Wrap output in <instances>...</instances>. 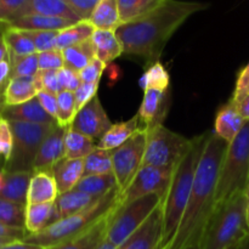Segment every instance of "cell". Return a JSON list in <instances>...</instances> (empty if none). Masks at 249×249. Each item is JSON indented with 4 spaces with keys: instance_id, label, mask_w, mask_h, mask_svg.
Instances as JSON below:
<instances>
[{
    "instance_id": "18",
    "label": "cell",
    "mask_w": 249,
    "mask_h": 249,
    "mask_svg": "<svg viewBox=\"0 0 249 249\" xmlns=\"http://www.w3.org/2000/svg\"><path fill=\"white\" fill-rule=\"evenodd\" d=\"M245 123L246 121L238 112L237 105L230 99L216 112L214 133L224 141L230 143L235 140Z\"/></svg>"
},
{
    "instance_id": "48",
    "label": "cell",
    "mask_w": 249,
    "mask_h": 249,
    "mask_svg": "<svg viewBox=\"0 0 249 249\" xmlns=\"http://www.w3.org/2000/svg\"><path fill=\"white\" fill-rule=\"evenodd\" d=\"M249 94V62L242 70L240 71L237 75V80H236L235 90L231 96L235 104H238L243 97H246Z\"/></svg>"
},
{
    "instance_id": "29",
    "label": "cell",
    "mask_w": 249,
    "mask_h": 249,
    "mask_svg": "<svg viewBox=\"0 0 249 249\" xmlns=\"http://www.w3.org/2000/svg\"><path fill=\"white\" fill-rule=\"evenodd\" d=\"M95 29L116 31L122 24L117 0H100L88 19Z\"/></svg>"
},
{
    "instance_id": "27",
    "label": "cell",
    "mask_w": 249,
    "mask_h": 249,
    "mask_svg": "<svg viewBox=\"0 0 249 249\" xmlns=\"http://www.w3.org/2000/svg\"><path fill=\"white\" fill-rule=\"evenodd\" d=\"M32 172L6 173L4 189L0 197L15 203L27 206V195H28L29 182H31Z\"/></svg>"
},
{
    "instance_id": "17",
    "label": "cell",
    "mask_w": 249,
    "mask_h": 249,
    "mask_svg": "<svg viewBox=\"0 0 249 249\" xmlns=\"http://www.w3.org/2000/svg\"><path fill=\"white\" fill-rule=\"evenodd\" d=\"M27 15H43V16L60 17V18L74 22V23L82 21L78 17V15L73 11L72 7L67 4L66 0H28L14 19L19 18L22 16H27Z\"/></svg>"
},
{
    "instance_id": "35",
    "label": "cell",
    "mask_w": 249,
    "mask_h": 249,
    "mask_svg": "<svg viewBox=\"0 0 249 249\" xmlns=\"http://www.w3.org/2000/svg\"><path fill=\"white\" fill-rule=\"evenodd\" d=\"M121 22L128 23L157 9L164 0H117Z\"/></svg>"
},
{
    "instance_id": "63",
    "label": "cell",
    "mask_w": 249,
    "mask_h": 249,
    "mask_svg": "<svg viewBox=\"0 0 249 249\" xmlns=\"http://www.w3.org/2000/svg\"><path fill=\"white\" fill-rule=\"evenodd\" d=\"M2 40V28H0V41Z\"/></svg>"
},
{
    "instance_id": "19",
    "label": "cell",
    "mask_w": 249,
    "mask_h": 249,
    "mask_svg": "<svg viewBox=\"0 0 249 249\" xmlns=\"http://www.w3.org/2000/svg\"><path fill=\"white\" fill-rule=\"evenodd\" d=\"M118 207L119 206H117L116 208L112 209L107 215H105L101 220L97 221L94 226H91L85 232L48 249H95L106 238L109 221H111V218L113 216L114 212Z\"/></svg>"
},
{
    "instance_id": "16",
    "label": "cell",
    "mask_w": 249,
    "mask_h": 249,
    "mask_svg": "<svg viewBox=\"0 0 249 249\" xmlns=\"http://www.w3.org/2000/svg\"><path fill=\"white\" fill-rule=\"evenodd\" d=\"M0 117L11 122H24V123L41 124V125H55L57 122L45 112L39 102L38 97L29 100L17 106H5Z\"/></svg>"
},
{
    "instance_id": "37",
    "label": "cell",
    "mask_w": 249,
    "mask_h": 249,
    "mask_svg": "<svg viewBox=\"0 0 249 249\" xmlns=\"http://www.w3.org/2000/svg\"><path fill=\"white\" fill-rule=\"evenodd\" d=\"M113 173L111 151L95 148L84 158V177L87 175H105Z\"/></svg>"
},
{
    "instance_id": "8",
    "label": "cell",
    "mask_w": 249,
    "mask_h": 249,
    "mask_svg": "<svg viewBox=\"0 0 249 249\" xmlns=\"http://www.w3.org/2000/svg\"><path fill=\"white\" fill-rule=\"evenodd\" d=\"M192 145V139L184 138L163 124L147 129V143L142 165L175 168Z\"/></svg>"
},
{
    "instance_id": "56",
    "label": "cell",
    "mask_w": 249,
    "mask_h": 249,
    "mask_svg": "<svg viewBox=\"0 0 249 249\" xmlns=\"http://www.w3.org/2000/svg\"><path fill=\"white\" fill-rule=\"evenodd\" d=\"M9 58V50H7V46L5 44L4 39L0 41V62L7 60Z\"/></svg>"
},
{
    "instance_id": "59",
    "label": "cell",
    "mask_w": 249,
    "mask_h": 249,
    "mask_svg": "<svg viewBox=\"0 0 249 249\" xmlns=\"http://www.w3.org/2000/svg\"><path fill=\"white\" fill-rule=\"evenodd\" d=\"M236 249H249V237L247 238V240L243 241V242L241 243V245L238 246Z\"/></svg>"
},
{
    "instance_id": "43",
    "label": "cell",
    "mask_w": 249,
    "mask_h": 249,
    "mask_svg": "<svg viewBox=\"0 0 249 249\" xmlns=\"http://www.w3.org/2000/svg\"><path fill=\"white\" fill-rule=\"evenodd\" d=\"M38 65L39 71H60L65 67L62 51L55 49L38 53Z\"/></svg>"
},
{
    "instance_id": "45",
    "label": "cell",
    "mask_w": 249,
    "mask_h": 249,
    "mask_svg": "<svg viewBox=\"0 0 249 249\" xmlns=\"http://www.w3.org/2000/svg\"><path fill=\"white\" fill-rule=\"evenodd\" d=\"M97 90H99V83H82L74 91L75 107L78 112L96 96Z\"/></svg>"
},
{
    "instance_id": "57",
    "label": "cell",
    "mask_w": 249,
    "mask_h": 249,
    "mask_svg": "<svg viewBox=\"0 0 249 249\" xmlns=\"http://www.w3.org/2000/svg\"><path fill=\"white\" fill-rule=\"evenodd\" d=\"M118 248L119 247H117V246H114L113 243H111L109 241H107L106 238H105V240L102 241V242L100 243V245L95 249H118Z\"/></svg>"
},
{
    "instance_id": "40",
    "label": "cell",
    "mask_w": 249,
    "mask_h": 249,
    "mask_svg": "<svg viewBox=\"0 0 249 249\" xmlns=\"http://www.w3.org/2000/svg\"><path fill=\"white\" fill-rule=\"evenodd\" d=\"M9 60L11 63V78H33L39 72L38 53Z\"/></svg>"
},
{
    "instance_id": "5",
    "label": "cell",
    "mask_w": 249,
    "mask_h": 249,
    "mask_svg": "<svg viewBox=\"0 0 249 249\" xmlns=\"http://www.w3.org/2000/svg\"><path fill=\"white\" fill-rule=\"evenodd\" d=\"M119 195L121 192L118 189L113 190L85 211L61 219L40 232L34 233V235H27L23 241L46 249L66 242V241L89 230L97 221L107 215L112 209L119 206Z\"/></svg>"
},
{
    "instance_id": "42",
    "label": "cell",
    "mask_w": 249,
    "mask_h": 249,
    "mask_svg": "<svg viewBox=\"0 0 249 249\" xmlns=\"http://www.w3.org/2000/svg\"><path fill=\"white\" fill-rule=\"evenodd\" d=\"M14 136L9 121L0 117V160L4 162V167L11 157Z\"/></svg>"
},
{
    "instance_id": "50",
    "label": "cell",
    "mask_w": 249,
    "mask_h": 249,
    "mask_svg": "<svg viewBox=\"0 0 249 249\" xmlns=\"http://www.w3.org/2000/svg\"><path fill=\"white\" fill-rule=\"evenodd\" d=\"M58 71H39L38 78L40 80L41 90L53 92L57 95L61 91L60 84H58Z\"/></svg>"
},
{
    "instance_id": "20",
    "label": "cell",
    "mask_w": 249,
    "mask_h": 249,
    "mask_svg": "<svg viewBox=\"0 0 249 249\" xmlns=\"http://www.w3.org/2000/svg\"><path fill=\"white\" fill-rule=\"evenodd\" d=\"M51 174L56 181L58 196L72 191L84 177V160H71L65 157L53 165Z\"/></svg>"
},
{
    "instance_id": "11",
    "label": "cell",
    "mask_w": 249,
    "mask_h": 249,
    "mask_svg": "<svg viewBox=\"0 0 249 249\" xmlns=\"http://www.w3.org/2000/svg\"><path fill=\"white\" fill-rule=\"evenodd\" d=\"M173 172L174 168L142 165L130 185L119 195V207L151 194L160 195L164 199L172 181Z\"/></svg>"
},
{
    "instance_id": "22",
    "label": "cell",
    "mask_w": 249,
    "mask_h": 249,
    "mask_svg": "<svg viewBox=\"0 0 249 249\" xmlns=\"http://www.w3.org/2000/svg\"><path fill=\"white\" fill-rule=\"evenodd\" d=\"M58 197V190L51 172H34L27 195V204L53 203Z\"/></svg>"
},
{
    "instance_id": "47",
    "label": "cell",
    "mask_w": 249,
    "mask_h": 249,
    "mask_svg": "<svg viewBox=\"0 0 249 249\" xmlns=\"http://www.w3.org/2000/svg\"><path fill=\"white\" fill-rule=\"evenodd\" d=\"M105 67L106 65L104 62H101L99 58H94L87 67L79 72L82 83H100Z\"/></svg>"
},
{
    "instance_id": "10",
    "label": "cell",
    "mask_w": 249,
    "mask_h": 249,
    "mask_svg": "<svg viewBox=\"0 0 249 249\" xmlns=\"http://www.w3.org/2000/svg\"><path fill=\"white\" fill-rule=\"evenodd\" d=\"M147 129L140 128L124 145L111 151L113 174L119 192H123L130 185L135 175L143 164Z\"/></svg>"
},
{
    "instance_id": "60",
    "label": "cell",
    "mask_w": 249,
    "mask_h": 249,
    "mask_svg": "<svg viewBox=\"0 0 249 249\" xmlns=\"http://www.w3.org/2000/svg\"><path fill=\"white\" fill-rule=\"evenodd\" d=\"M184 249H201V245H199V241L198 242H194L191 245H189L187 247H185Z\"/></svg>"
},
{
    "instance_id": "28",
    "label": "cell",
    "mask_w": 249,
    "mask_h": 249,
    "mask_svg": "<svg viewBox=\"0 0 249 249\" xmlns=\"http://www.w3.org/2000/svg\"><path fill=\"white\" fill-rule=\"evenodd\" d=\"M99 199L100 198H97V197L90 196V195L74 189L72 191L60 195L56 199V207H57L61 219H63L85 211Z\"/></svg>"
},
{
    "instance_id": "25",
    "label": "cell",
    "mask_w": 249,
    "mask_h": 249,
    "mask_svg": "<svg viewBox=\"0 0 249 249\" xmlns=\"http://www.w3.org/2000/svg\"><path fill=\"white\" fill-rule=\"evenodd\" d=\"M74 24L68 19L60 17L43 16V15H27L14 19L4 27L21 29V31H56L60 32ZM2 28V27H1Z\"/></svg>"
},
{
    "instance_id": "3",
    "label": "cell",
    "mask_w": 249,
    "mask_h": 249,
    "mask_svg": "<svg viewBox=\"0 0 249 249\" xmlns=\"http://www.w3.org/2000/svg\"><path fill=\"white\" fill-rule=\"evenodd\" d=\"M209 134L211 133H204L192 139V145L190 150L175 165L169 189L162 202L163 232L162 240L157 249L167 248L177 232L178 226H179L182 214L186 208L187 201L191 195L199 160L203 155Z\"/></svg>"
},
{
    "instance_id": "44",
    "label": "cell",
    "mask_w": 249,
    "mask_h": 249,
    "mask_svg": "<svg viewBox=\"0 0 249 249\" xmlns=\"http://www.w3.org/2000/svg\"><path fill=\"white\" fill-rule=\"evenodd\" d=\"M28 0H0V28L11 22Z\"/></svg>"
},
{
    "instance_id": "9",
    "label": "cell",
    "mask_w": 249,
    "mask_h": 249,
    "mask_svg": "<svg viewBox=\"0 0 249 249\" xmlns=\"http://www.w3.org/2000/svg\"><path fill=\"white\" fill-rule=\"evenodd\" d=\"M9 123L14 136V146L11 157L4 167L5 172L33 173V164L39 147L53 125H41L14 121Z\"/></svg>"
},
{
    "instance_id": "31",
    "label": "cell",
    "mask_w": 249,
    "mask_h": 249,
    "mask_svg": "<svg viewBox=\"0 0 249 249\" xmlns=\"http://www.w3.org/2000/svg\"><path fill=\"white\" fill-rule=\"evenodd\" d=\"M96 148L95 140L89 136L74 130L72 126L66 128L65 151L66 158L71 160H84Z\"/></svg>"
},
{
    "instance_id": "21",
    "label": "cell",
    "mask_w": 249,
    "mask_h": 249,
    "mask_svg": "<svg viewBox=\"0 0 249 249\" xmlns=\"http://www.w3.org/2000/svg\"><path fill=\"white\" fill-rule=\"evenodd\" d=\"M58 220H61V216L57 207H56V202H53V203L27 204L26 206L24 229H26L28 235L40 232Z\"/></svg>"
},
{
    "instance_id": "41",
    "label": "cell",
    "mask_w": 249,
    "mask_h": 249,
    "mask_svg": "<svg viewBox=\"0 0 249 249\" xmlns=\"http://www.w3.org/2000/svg\"><path fill=\"white\" fill-rule=\"evenodd\" d=\"M27 34L31 36L36 51L38 53L51 51L57 49L56 41H57L58 32L56 31H26Z\"/></svg>"
},
{
    "instance_id": "13",
    "label": "cell",
    "mask_w": 249,
    "mask_h": 249,
    "mask_svg": "<svg viewBox=\"0 0 249 249\" xmlns=\"http://www.w3.org/2000/svg\"><path fill=\"white\" fill-rule=\"evenodd\" d=\"M66 128L58 124L53 125L41 142L33 164L34 172H51L53 165L66 157Z\"/></svg>"
},
{
    "instance_id": "33",
    "label": "cell",
    "mask_w": 249,
    "mask_h": 249,
    "mask_svg": "<svg viewBox=\"0 0 249 249\" xmlns=\"http://www.w3.org/2000/svg\"><path fill=\"white\" fill-rule=\"evenodd\" d=\"M116 189L118 187H117V180L113 173L105 175H87V177H83L79 184L75 186V190L78 191H82L97 198L106 196Z\"/></svg>"
},
{
    "instance_id": "12",
    "label": "cell",
    "mask_w": 249,
    "mask_h": 249,
    "mask_svg": "<svg viewBox=\"0 0 249 249\" xmlns=\"http://www.w3.org/2000/svg\"><path fill=\"white\" fill-rule=\"evenodd\" d=\"M113 125L102 107L99 96H95L77 113L72 123V128L92 140H100L107 130Z\"/></svg>"
},
{
    "instance_id": "2",
    "label": "cell",
    "mask_w": 249,
    "mask_h": 249,
    "mask_svg": "<svg viewBox=\"0 0 249 249\" xmlns=\"http://www.w3.org/2000/svg\"><path fill=\"white\" fill-rule=\"evenodd\" d=\"M228 145L214 131L209 134L186 208L174 237L165 249H184L201 240L204 226L215 206L216 184Z\"/></svg>"
},
{
    "instance_id": "61",
    "label": "cell",
    "mask_w": 249,
    "mask_h": 249,
    "mask_svg": "<svg viewBox=\"0 0 249 249\" xmlns=\"http://www.w3.org/2000/svg\"><path fill=\"white\" fill-rule=\"evenodd\" d=\"M15 240H6V238H0V248L4 247L5 245H7V243L10 242H14Z\"/></svg>"
},
{
    "instance_id": "62",
    "label": "cell",
    "mask_w": 249,
    "mask_h": 249,
    "mask_svg": "<svg viewBox=\"0 0 249 249\" xmlns=\"http://www.w3.org/2000/svg\"><path fill=\"white\" fill-rule=\"evenodd\" d=\"M246 192H247V216H248V224H249V185Z\"/></svg>"
},
{
    "instance_id": "32",
    "label": "cell",
    "mask_w": 249,
    "mask_h": 249,
    "mask_svg": "<svg viewBox=\"0 0 249 249\" xmlns=\"http://www.w3.org/2000/svg\"><path fill=\"white\" fill-rule=\"evenodd\" d=\"M62 55L63 61H65V67L70 68L77 73H79L94 58H96L91 39L78 44V45L65 49V50H62Z\"/></svg>"
},
{
    "instance_id": "4",
    "label": "cell",
    "mask_w": 249,
    "mask_h": 249,
    "mask_svg": "<svg viewBox=\"0 0 249 249\" xmlns=\"http://www.w3.org/2000/svg\"><path fill=\"white\" fill-rule=\"evenodd\" d=\"M249 237L247 192L214 206L202 232L201 249H235Z\"/></svg>"
},
{
    "instance_id": "46",
    "label": "cell",
    "mask_w": 249,
    "mask_h": 249,
    "mask_svg": "<svg viewBox=\"0 0 249 249\" xmlns=\"http://www.w3.org/2000/svg\"><path fill=\"white\" fill-rule=\"evenodd\" d=\"M57 77L61 91H62V90H67V91L74 92L75 90L78 89V87L82 84L79 73L74 72V71L70 70V68L67 67L61 68L57 72Z\"/></svg>"
},
{
    "instance_id": "52",
    "label": "cell",
    "mask_w": 249,
    "mask_h": 249,
    "mask_svg": "<svg viewBox=\"0 0 249 249\" xmlns=\"http://www.w3.org/2000/svg\"><path fill=\"white\" fill-rule=\"evenodd\" d=\"M26 229L14 228L9 226L6 224L0 223V238H6V240H15V241H23L27 237Z\"/></svg>"
},
{
    "instance_id": "51",
    "label": "cell",
    "mask_w": 249,
    "mask_h": 249,
    "mask_svg": "<svg viewBox=\"0 0 249 249\" xmlns=\"http://www.w3.org/2000/svg\"><path fill=\"white\" fill-rule=\"evenodd\" d=\"M36 97H38L39 102L43 106V108L45 109L46 113L50 114L56 121V117H57V95L41 90V91L38 92Z\"/></svg>"
},
{
    "instance_id": "58",
    "label": "cell",
    "mask_w": 249,
    "mask_h": 249,
    "mask_svg": "<svg viewBox=\"0 0 249 249\" xmlns=\"http://www.w3.org/2000/svg\"><path fill=\"white\" fill-rule=\"evenodd\" d=\"M5 178H6V172H5L4 168H0V194H1L2 189H4Z\"/></svg>"
},
{
    "instance_id": "36",
    "label": "cell",
    "mask_w": 249,
    "mask_h": 249,
    "mask_svg": "<svg viewBox=\"0 0 249 249\" xmlns=\"http://www.w3.org/2000/svg\"><path fill=\"white\" fill-rule=\"evenodd\" d=\"M169 85L170 75L167 68L160 61L147 65V68L140 79V87L142 88V90L157 89L165 91V90H169Z\"/></svg>"
},
{
    "instance_id": "14",
    "label": "cell",
    "mask_w": 249,
    "mask_h": 249,
    "mask_svg": "<svg viewBox=\"0 0 249 249\" xmlns=\"http://www.w3.org/2000/svg\"><path fill=\"white\" fill-rule=\"evenodd\" d=\"M169 109V90L146 89L143 90V97L139 108L141 128L151 129L162 124Z\"/></svg>"
},
{
    "instance_id": "7",
    "label": "cell",
    "mask_w": 249,
    "mask_h": 249,
    "mask_svg": "<svg viewBox=\"0 0 249 249\" xmlns=\"http://www.w3.org/2000/svg\"><path fill=\"white\" fill-rule=\"evenodd\" d=\"M162 202L163 198L160 195L151 194L125 206L118 207L109 221L106 240L117 247H121L142 226Z\"/></svg>"
},
{
    "instance_id": "1",
    "label": "cell",
    "mask_w": 249,
    "mask_h": 249,
    "mask_svg": "<svg viewBox=\"0 0 249 249\" xmlns=\"http://www.w3.org/2000/svg\"><path fill=\"white\" fill-rule=\"evenodd\" d=\"M207 7L208 4L206 2L164 0L153 11L140 18L121 24L116 29L123 53L142 57L148 65L160 61L173 34L189 17Z\"/></svg>"
},
{
    "instance_id": "53",
    "label": "cell",
    "mask_w": 249,
    "mask_h": 249,
    "mask_svg": "<svg viewBox=\"0 0 249 249\" xmlns=\"http://www.w3.org/2000/svg\"><path fill=\"white\" fill-rule=\"evenodd\" d=\"M10 78H11V63L7 58L0 62V89H5Z\"/></svg>"
},
{
    "instance_id": "30",
    "label": "cell",
    "mask_w": 249,
    "mask_h": 249,
    "mask_svg": "<svg viewBox=\"0 0 249 249\" xmlns=\"http://www.w3.org/2000/svg\"><path fill=\"white\" fill-rule=\"evenodd\" d=\"M2 39L9 50V58L23 57L36 53V46L26 31L2 27Z\"/></svg>"
},
{
    "instance_id": "38",
    "label": "cell",
    "mask_w": 249,
    "mask_h": 249,
    "mask_svg": "<svg viewBox=\"0 0 249 249\" xmlns=\"http://www.w3.org/2000/svg\"><path fill=\"white\" fill-rule=\"evenodd\" d=\"M78 111L75 107L74 92L62 90L57 94V117L56 122L60 126L68 128L72 125Z\"/></svg>"
},
{
    "instance_id": "39",
    "label": "cell",
    "mask_w": 249,
    "mask_h": 249,
    "mask_svg": "<svg viewBox=\"0 0 249 249\" xmlns=\"http://www.w3.org/2000/svg\"><path fill=\"white\" fill-rule=\"evenodd\" d=\"M24 221H26V206L0 197V223L14 228L24 229Z\"/></svg>"
},
{
    "instance_id": "54",
    "label": "cell",
    "mask_w": 249,
    "mask_h": 249,
    "mask_svg": "<svg viewBox=\"0 0 249 249\" xmlns=\"http://www.w3.org/2000/svg\"><path fill=\"white\" fill-rule=\"evenodd\" d=\"M0 249H46L40 246L33 245V243H28L26 241H14V242H10L7 245H5L4 247Z\"/></svg>"
},
{
    "instance_id": "49",
    "label": "cell",
    "mask_w": 249,
    "mask_h": 249,
    "mask_svg": "<svg viewBox=\"0 0 249 249\" xmlns=\"http://www.w3.org/2000/svg\"><path fill=\"white\" fill-rule=\"evenodd\" d=\"M82 21H88L100 0H66Z\"/></svg>"
},
{
    "instance_id": "23",
    "label": "cell",
    "mask_w": 249,
    "mask_h": 249,
    "mask_svg": "<svg viewBox=\"0 0 249 249\" xmlns=\"http://www.w3.org/2000/svg\"><path fill=\"white\" fill-rule=\"evenodd\" d=\"M140 128V118H139V114H135L128 121L113 124L97 141L96 147L106 151L116 150L124 145Z\"/></svg>"
},
{
    "instance_id": "15",
    "label": "cell",
    "mask_w": 249,
    "mask_h": 249,
    "mask_svg": "<svg viewBox=\"0 0 249 249\" xmlns=\"http://www.w3.org/2000/svg\"><path fill=\"white\" fill-rule=\"evenodd\" d=\"M163 207L160 204L140 229L118 249H157L162 240Z\"/></svg>"
},
{
    "instance_id": "6",
    "label": "cell",
    "mask_w": 249,
    "mask_h": 249,
    "mask_svg": "<svg viewBox=\"0 0 249 249\" xmlns=\"http://www.w3.org/2000/svg\"><path fill=\"white\" fill-rule=\"evenodd\" d=\"M249 185V121L228 145L215 191V204H220L238 192L247 191Z\"/></svg>"
},
{
    "instance_id": "26",
    "label": "cell",
    "mask_w": 249,
    "mask_h": 249,
    "mask_svg": "<svg viewBox=\"0 0 249 249\" xmlns=\"http://www.w3.org/2000/svg\"><path fill=\"white\" fill-rule=\"evenodd\" d=\"M39 88L33 78H10L5 87V106H17L36 97Z\"/></svg>"
},
{
    "instance_id": "55",
    "label": "cell",
    "mask_w": 249,
    "mask_h": 249,
    "mask_svg": "<svg viewBox=\"0 0 249 249\" xmlns=\"http://www.w3.org/2000/svg\"><path fill=\"white\" fill-rule=\"evenodd\" d=\"M237 105V108L240 114L242 116V118L245 119L246 122L249 121V94L246 97H243Z\"/></svg>"
},
{
    "instance_id": "34",
    "label": "cell",
    "mask_w": 249,
    "mask_h": 249,
    "mask_svg": "<svg viewBox=\"0 0 249 249\" xmlns=\"http://www.w3.org/2000/svg\"><path fill=\"white\" fill-rule=\"evenodd\" d=\"M94 31V26L89 21L77 22V23L58 32L56 46H57L58 50L62 51L65 49L71 48V46L84 43V41L91 39Z\"/></svg>"
},
{
    "instance_id": "24",
    "label": "cell",
    "mask_w": 249,
    "mask_h": 249,
    "mask_svg": "<svg viewBox=\"0 0 249 249\" xmlns=\"http://www.w3.org/2000/svg\"><path fill=\"white\" fill-rule=\"evenodd\" d=\"M96 58L105 65H108L123 53V48L117 36L116 31L111 29H95L91 36Z\"/></svg>"
},
{
    "instance_id": "64",
    "label": "cell",
    "mask_w": 249,
    "mask_h": 249,
    "mask_svg": "<svg viewBox=\"0 0 249 249\" xmlns=\"http://www.w3.org/2000/svg\"><path fill=\"white\" fill-rule=\"evenodd\" d=\"M235 249H236V248H235Z\"/></svg>"
}]
</instances>
